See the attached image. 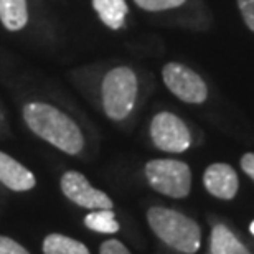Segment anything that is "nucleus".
Returning <instances> with one entry per match:
<instances>
[{
	"mask_svg": "<svg viewBox=\"0 0 254 254\" xmlns=\"http://www.w3.org/2000/svg\"><path fill=\"white\" fill-rule=\"evenodd\" d=\"M22 114L28 129L40 139L68 155L81 154L84 147L83 132L63 111L48 103H28L23 106Z\"/></svg>",
	"mask_w": 254,
	"mask_h": 254,
	"instance_id": "nucleus-1",
	"label": "nucleus"
},
{
	"mask_svg": "<svg viewBox=\"0 0 254 254\" xmlns=\"http://www.w3.org/2000/svg\"><path fill=\"white\" fill-rule=\"evenodd\" d=\"M147 221L157 238L172 250L195 254L201 246V230L195 220L184 213L164 206H152L147 211Z\"/></svg>",
	"mask_w": 254,
	"mask_h": 254,
	"instance_id": "nucleus-2",
	"label": "nucleus"
},
{
	"mask_svg": "<svg viewBox=\"0 0 254 254\" xmlns=\"http://www.w3.org/2000/svg\"><path fill=\"white\" fill-rule=\"evenodd\" d=\"M103 108L109 119L123 121L132 113L137 99V76L127 66L111 69L104 76L103 86Z\"/></svg>",
	"mask_w": 254,
	"mask_h": 254,
	"instance_id": "nucleus-3",
	"label": "nucleus"
},
{
	"mask_svg": "<svg viewBox=\"0 0 254 254\" xmlns=\"http://www.w3.org/2000/svg\"><path fill=\"white\" fill-rule=\"evenodd\" d=\"M145 179L155 191L170 198H185L191 190V170L182 160L155 159L147 162Z\"/></svg>",
	"mask_w": 254,
	"mask_h": 254,
	"instance_id": "nucleus-4",
	"label": "nucleus"
},
{
	"mask_svg": "<svg viewBox=\"0 0 254 254\" xmlns=\"http://www.w3.org/2000/svg\"><path fill=\"white\" fill-rule=\"evenodd\" d=\"M162 78L172 94L189 104H201L208 98L206 83L198 73L182 63H167Z\"/></svg>",
	"mask_w": 254,
	"mask_h": 254,
	"instance_id": "nucleus-5",
	"label": "nucleus"
},
{
	"mask_svg": "<svg viewBox=\"0 0 254 254\" xmlns=\"http://www.w3.org/2000/svg\"><path fill=\"white\" fill-rule=\"evenodd\" d=\"M150 137L157 149L170 154H182L191 145L189 127L172 113H159L152 119Z\"/></svg>",
	"mask_w": 254,
	"mask_h": 254,
	"instance_id": "nucleus-6",
	"label": "nucleus"
},
{
	"mask_svg": "<svg viewBox=\"0 0 254 254\" xmlns=\"http://www.w3.org/2000/svg\"><path fill=\"white\" fill-rule=\"evenodd\" d=\"M63 195L86 210H113L114 203L104 191L94 189L89 180L76 170H68L62 175L60 180Z\"/></svg>",
	"mask_w": 254,
	"mask_h": 254,
	"instance_id": "nucleus-7",
	"label": "nucleus"
},
{
	"mask_svg": "<svg viewBox=\"0 0 254 254\" xmlns=\"http://www.w3.org/2000/svg\"><path fill=\"white\" fill-rule=\"evenodd\" d=\"M203 184L208 193L220 200H233L240 187L236 170L228 164H211L203 174Z\"/></svg>",
	"mask_w": 254,
	"mask_h": 254,
	"instance_id": "nucleus-8",
	"label": "nucleus"
},
{
	"mask_svg": "<svg viewBox=\"0 0 254 254\" xmlns=\"http://www.w3.org/2000/svg\"><path fill=\"white\" fill-rule=\"evenodd\" d=\"M0 184L12 191H28L37 185V179L27 167L0 150Z\"/></svg>",
	"mask_w": 254,
	"mask_h": 254,
	"instance_id": "nucleus-9",
	"label": "nucleus"
},
{
	"mask_svg": "<svg viewBox=\"0 0 254 254\" xmlns=\"http://www.w3.org/2000/svg\"><path fill=\"white\" fill-rule=\"evenodd\" d=\"M210 254H251L225 225H216L210 236Z\"/></svg>",
	"mask_w": 254,
	"mask_h": 254,
	"instance_id": "nucleus-10",
	"label": "nucleus"
},
{
	"mask_svg": "<svg viewBox=\"0 0 254 254\" xmlns=\"http://www.w3.org/2000/svg\"><path fill=\"white\" fill-rule=\"evenodd\" d=\"M93 7L101 22L111 30H119L123 27L126 15L129 12L126 0H93Z\"/></svg>",
	"mask_w": 254,
	"mask_h": 254,
	"instance_id": "nucleus-11",
	"label": "nucleus"
},
{
	"mask_svg": "<svg viewBox=\"0 0 254 254\" xmlns=\"http://www.w3.org/2000/svg\"><path fill=\"white\" fill-rule=\"evenodd\" d=\"M0 22L10 32H18L28 22L27 0H0Z\"/></svg>",
	"mask_w": 254,
	"mask_h": 254,
	"instance_id": "nucleus-12",
	"label": "nucleus"
},
{
	"mask_svg": "<svg viewBox=\"0 0 254 254\" xmlns=\"http://www.w3.org/2000/svg\"><path fill=\"white\" fill-rule=\"evenodd\" d=\"M43 254H91L88 246L69 236L52 233L43 240Z\"/></svg>",
	"mask_w": 254,
	"mask_h": 254,
	"instance_id": "nucleus-13",
	"label": "nucleus"
},
{
	"mask_svg": "<svg viewBox=\"0 0 254 254\" xmlns=\"http://www.w3.org/2000/svg\"><path fill=\"white\" fill-rule=\"evenodd\" d=\"M84 226L103 235H113L121 228L113 210H93L84 216Z\"/></svg>",
	"mask_w": 254,
	"mask_h": 254,
	"instance_id": "nucleus-14",
	"label": "nucleus"
},
{
	"mask_svg": "<svg viewBox=\"0 0 254 254\" xmlns=\"http://www.w3.org/2000/svg\"><path fill=\"white\" fill-rule=\"evenodd\" d=\"M140 8L147 12H162V10H170L184 5L187 0H134Z\"/></svg>",
	"mask_w": 254,
	"mask_h": 254,
	"instance_id": "nucleus-15",
	"label": "nucleus"
},
{
	"mask_svg": "<svg viewBox=\"0 0 254 254\" xmlns=\"http://www.w3.org/2000/svg\"><path fill=\"white\" fill-rule=\"evenodd\" d=\"M0 254H30L28 250L8 236L0 235Z\"/></svg>",
	"mask_w": 254,
	"mask_h": 254,
	"instance_id": "nucleus-16",
	"label": "nucleus"
},
{
	"mask_svg": "<svg viewBox=\"0 0 254 254\" xmlns=\"http://www.w3.org/2000/svg\"><path fill=\"white\" fill-rule=\"evenodd\" d=\"M238 7H240L246 27L254 32V0H238Z\"/></svg>",
	"mask_w": 254,
	"mask_h": 254,
	"instance_id": "nucleus-17",
	"label": "nucleus"
},
{
	"mask_svg": "<svg viewBox=\"0 0 254 254\" xmlns=\"http://www.w3.org/2000/svg\"><path fill=\"white\" fill-rule=\"evenodd\" d=\"M99 254H130V251L119 240H108L101 245Z\"/></svg>",
	"mask_w": 254,
	"mask_h": 254,
	"instance_id": "nucleus-18",
	"label": "nucleus"
},
{
	"mask_svg": "<svg viewBox=\"0 0 254 254\" xmlns=\"http://www.w3.org/2000/svg\"><path fill=\"white\" fill-rule=\"evenodd\" d=\"M241 169L248 177H250V179L254 180V154L253 152L245 154L241 157Z\"/></svg>",
	"mask_w": 254,
	"mask_h": 254,
	"instance_id": "nucleus-19",
	"label": "nucleus"
},
{
	"mask_svg": "<svg viewBox=\"0 0 254 254\" xmlns=\"http://www.w3.org/2000/svg\"><path fill=\"white\" fill-rule=\"evenodd\" d=\"M250 231L254 235V221H251V225H250Z\"/></svg>",
	"mask_w": 254,
	"mask_h": 254,
	"instance_id": "nucleus-20",
	"label": "nucleus"
},
{
	"mask_svg": "<svg viewBox=\"0 0 254 254\" xmlns=\"http://www.w3.org/2000/svg\"><path fill=\"white\" fill-rule=\"evenodd\" d=\"M208 254H210V253H208Z\"/></svg>",
	"mask_w": 254,
	"mask_h": 254,
	"instance_id": "nucleus-21",
	"label": "nucleus"
}]
</instances>
